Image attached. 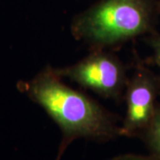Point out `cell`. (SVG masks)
Wrapping results in <instances>:
<instances>
[{
  "instance_id": "cell-3",
  "label": "cell",
  "mask_w": 160,
  "mask_h": 160,
  "mask_svg": "<svg viewBox=\"0 0 160 160\" xmlns=\"http://www.w3.org/2000/svg\"><path fill=\"white\" fill-rule=\"evenodd\" d=\"M54 69L61 78L71 80L102 97L115 100L121 97L128 80L125 65L104 50H92L77 63Z\"/></svg>"
},
{
  "instance_id": "cell-1",
  "label": "cell",
  "mask_w": 160,
  "mask_h": 160,
  "mask_svg": "<svg viewBox=\"0 0 160 160\" xmlns=\"http://www.w3.org/2000/svg\"><path fill=\"white\" fill-rule=\"evenodd\" d=\"M52 66L22 84L28 97L59 126L62 141L57 160L75 140L108 142L121 136L115 117L94 100L66 85Z\"/></svg>"
},
{
  "instance_id": "cell-6",
  "label": "cell",
  "mask_w": 160,
  "mask_h": 160,
  "mask_svg": "<svg viewBox=\"0 0 160 160\" xmlns=\"http://www.w3.org/2000/svg\"><path fill=\"white\" fill-rule=\"evenodd\" d=\"M109 160H160L159 158L156 156H142V155L134 154H123L114 157Z\"/></svg>"
},
{
  "instance_id": "cell-8",
  "label": "cell",
  "mask_w": 160,
  "mask_h": 160,
  "mask_svg": "<svg viewBox=\"0 0 160 160\" xmlns=\"http://www.w3.org/2000/svg\"><path fill=\"white\" fill-rule=\"evenodd\" d=\"M158 9H159V10H160V1H159V3L158 4Z\"/></svg>"
},
{
  "instance_id": "cell-7",
  "label": "cell",
  "mask_w": 160,
  "mask_h": 160,
  "mask_svg": "<svg viewBox=\"0 0 160 160\" xmlns=\"http://www.w3.org/2000/svg\"><path fill=\"white\" fill-rule=\"evenodd\" d=\"M151 46L154 51L155 62L160 69V36H156L151 41ZM160 83V80H159Z\"/></svg>"
},
{
  "instance_id": "cell-4",
  "label": "cell",
  "mask_w": 160,
  "mask_h": 160,
  "mask_svg": "<svg viewBox=\"0 0 160 160\" xmlns=\"http://www.w3.org/2000/svg\"><path fill=\"white\" fill-rule=\"evenodd\" d=\"M126 113L120 126L121 136L132 137L142 132L154 117L158 82L149 71L138 69L126 86Z\"/></svg>"
},
{
  "instance_id": "cell-2",
  "label": "cell",
  "mask_w": 160,
  "mask_h": 160,
  "mask_svg": "<svg viewBox=\"0 0 160 160\" xmlns=\"http://www.w3.org/2000/svg\"><path fill=\"white\" fill-rule=\"evenodd\" d=\"M157 8L155 0H99L74 16L70 32L92 50H105L150 32Z\"/></svg>"
},
{
  "instance_id": "cell-5",
  "label": "cell",
  "mask_w": 160,
  "mask_h": 160,
  "mask_svg": "<svg viewBox=\"0 0 160 160\" xmlns=\"http://www.w3.org/2000/svg\"><path fill=\"white\" fill-rule=\"evenodd\" d=\"M143 132L146 142L152 150L153 156L160 158V106L157 107L153 118Z\"/></svg>"
}]
</instances>
